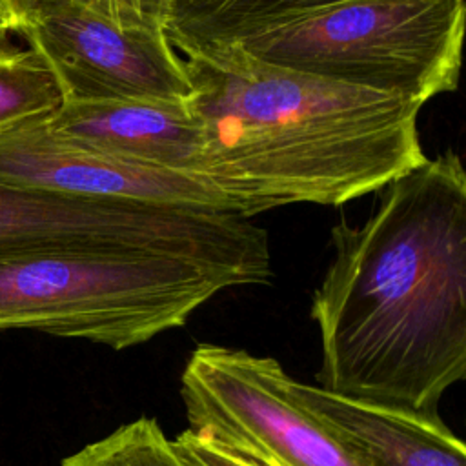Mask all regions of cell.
I'll return each mask as SVG.
<instances>
[{
  "mask_svg": "<svg viewBox=\"0 0 466 466\" xmlns=\"http://www.w3.org/2000/svg\"><path fill=\"white\" fill-rule=\"evenodd\" d=\"M15 22V33L33 18L64 9L84 7L120 25L160 27L166 25L169 0H0Z\"/></svg>",
  "mask_w": 466,
  "mask_h": 466,
  "instance_id": "cell-14",
  "label": "cell"
},
{
  "mask_svg": "<svg viewBox=\"0 0 466 466\" xmlns=\"http://www.w3.org/2000/svg\"><path fill=\"white\" fill-rule=\"evenodd\" d=\"M313 291L320 388L433 411L466 375V171L455 151L386 186L360 226L331 228Z\"/></svg>",
  "mask_w": 466,
  "mask_h": 466,
  "instance_id": "cell-1",
  "label": "cell"
},
{
  "mask_svg": "<svg viewBox=\"0 0 466 466\" xmlns=\"http://www.w3.org/2000/svg\"><path fill=\"white\" fill-rule=\"evenodd\" d=\"M62 466H198L155 419L140 417L66 457Z\"/></svg>",
  "mask_w": 466,
  "mask_h": 466,
  "instance_id": "cell-13",
  "label": "cell"
},
{
  "mask_svg": "<svg viewBox=\"0 0 466 466\" xmlns=\"http://www.w3.org/2000/svg\"><path fill=\"white\" fill-rule=\"evenodd\" d=\"M44 122L104 155L198 177L204 137L187 102L64 100Z\"/></svg>",
  "mask_w": 466,
  "mask_h": 466,
  "instance_id": "cell-9",
  "label": "cell"
},
{
  "mask_svg": "<svg viewBox=\"0 0 466 466\" xmlns=\"http://www.w3.org/2000/svg\"><path fill=\"white\" fill-rule=\"evenodd\" d=\"M16 33L51 69L62 102H187L193 93L184 58L160 27H127L84 7H64Z\"/></svg>",
  "mask_w": 466,
  "mask_h": 466,
  "instance_id": "cell-7",
  "label": "cell"
},
{
  "mask_svg": "<svg viewBox=\"0 0 466 466\" xmlns=\"http://www.w3.org/2000/svg\"><path fill=\"white\" fill-rule=\"evenodd\" d=\"M279 360L198 344L182 371L191 431L238 448L269 466H366L291 390Z\"/></svg>",
  "mask_w": 466,
  "mask_h": 466,
  "instance_id": "cell-6",
  "label": "cell"
},
{
  "mask_svg": "<svg viewBox=\"0 0 466 466\" xmlns=\"http://www.w3.org/2000/svg\"><path fill=\"white\" fill-rule=\"evenodd\" d=\"M33 244L182 257L224 269L242 286L271 277L268 233L244 215L0 182V248Z\"/></svg>",
  "mask_w": 466,
  "mask_h": 466,
  "instance_id": "cell-5",
  "label": "cell"
},
{
  "mask_svg": "<svg viewBox=\"0 0 466 466\" xmlns=\"http://www.w3.org/2000/svg\"><path fill=\"white\" fill-rule=\"evenodd\" d=\"M9 33H15V22L7 13V9L4 7V4L0 2V49H4V44Z\"/></svg>",
  "mask_w": 466,
  "mask_h": 466,
  "instance_id": "cell-16",
  "label": "cell"
},
{
  "mask_svg": "<svg viewBox=\"0 0 466 466\" xmlns=\"http://www.w3.org/2000/svg\"><path fill=\"white\" fill-rule=\"evenodd\" d=\"M200 122L198 177L251 218L339 206L426 162L413 100L262 62L237 42L184 53Z\"/></svg>",
  "mask_w": 466,
  "mask_h": 466,
  "instance_id": "cell-2",
  "label": "cell"
},
{
  "mask_svg": "<svg viewBox=\"0 0 466 466\" xmlns=\"http://www.w3.org/2000/svg\"><path fill=\"white\" fill-rule=\"evenodd\" d=\"M293 397L320 417L366 466H466L464 442L439 413L384 406L291 377Z\"/></svg>",
  "mask_w": 466,
  "mask_h": 466,
  "instance_id": "cell-10",
  "label": "cell"
},
{
  "mask_svg": "<svg viewBox=\"0 0 466 466\" xmlns=\"http://www.w3.org/2000/svg\"><path fill=\"white\" fill-rule=\"evenodd\" d=\"M0 182L84 197H120L158 204L238 213L206 180L104 155L51 133L33 120L0 137Z\"/></svg>",
  "mask_w": 466,
  "mask_h": 466,
  "instance_id": "cell-8",
  "label": "cell"
},
{
  "mask_svg": "<svg viewBox=\"0 0 466 466\" xmlns=\"http://www.w3.org/2000/svg\"><path fill=\"white\" fill-rule=\"evenodd\" d=\"M346 0H169L164 31L182 53L226 46Z\"/></svg>",
  "mask_w": 466,
  "mask_h": 466,
  "instance_id": "cell-11",
  "label": "cell"
},
{
  "mask_svg": "<svg viewBox=\"0 0 466 466\" xmlns=\"http://www.w3.org/2000/svg\"><path fill=\"white\" fill-rule=\"evenodd\" d=\"M60 104V87L36 51L0 49V137L49 116Z\"/></svg>",
  "mask_w": 466,
  "mask_h": 466,
  "instance_id": "cell-12",
  "label": "cell"
},
{
  "mask_svg": "<svg viewBox=\"0 0 466 466\" xmlns=\"http://www.w3.org/2000/svg\"><path fill=\"white\" fill-rule=\"evenodd\" d=\"M464 0H346L237 44L251 56L424 106L455 91Z\"/></svg>",
  "mask_w": 466,
  "mask_h": 466,
  "instance_id": "cell-4",
  "label": "cell"
},
{
  "mask_svg": "<svg viewBox=\"0 0 466 466\" xmlns=\"http://www.w3.org/2000/svg\"><path fill=\"white\" fill-rule=\"evenodd\" d=\"M242 282L215 266L66 244L0 248V329H35L113 350L184 326Z\"/></svg>",
  "mask_w": 466,
  "mask_h": 466,
  "instance_id": "cell-3",
  "label": "cell"
},
{
  "mask_svg": "<svg viewBox=\"0 0 466 466\" xmlns=\"http://www.w3.org/2000/svg\"><path fill=\"white\" fill-rule=\"evenodd\" d=\"M173 444L198 466H269L238 448L228 446L191 430L182 431L177 439H173Z\"/></svg>",
  "mask_w": 466,
  "mask_h": 466,
  "instance_id": "cell-15",
  "label": "cell"
}]
</instances>
